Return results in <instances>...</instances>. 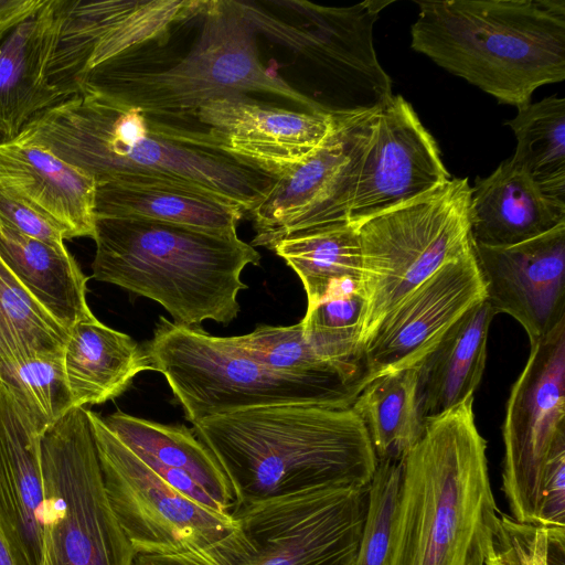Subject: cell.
<instances>
[{
	"label": "cell",
	"instance_id": "10",
	"mask_svg": "<svg viewBox=\"0 0 565 565\" xmlns=\"http://www.w3.org/2000/svg\"><path fill=\"white\" fill-rule=\"evenodd\" d=\"M44 480L42 565H134L136 552L104 484L85 407L41 435Z\"/></svg>",
	"mask_w": 565,
	"mask_h": 565
},
{
	"label": "cell",
	"instance_id": "6",
	"mask_svg": "<svg viewBox=\"0 0 565 565\" xmlns=\"http://www.w3.org/2000/svg\"><path fill=\"white\" fill-rule=\"evenodd\" d=\"M93 278L162 306L173 322L228 324L239 312L241 276L262 256L237 233L136 218L96 217Z\"/></svg>",
	"mask_w": 565,
	"mask_h": 565
},
{
	"label": "cell",
	"instance_id": "25",
	"mask_svg": "<svg viewBox=\"0 0 565 565\" xmlns=\"http://www.w3.org/2000/svg\"><path fill=\"white\" fill-rule=\"evenodd\" d=\"M63 364L75 407L113 399L122 394L139 373L151 370L142 347L96 317L70 329Z\"/></svg>",
	"mask_w": 565,
	"mask_h": 565
},
{
	"label": "cell",
	"instance_id": "28",
	"mask_svg": "<svg viewBox=\"0 0 565 565\" xmlns=\"http://www.w3.org/2000/svg\"><path fill=\"white\" fill-rule=\"evenodd\" d=\"M96 217L153 221L215 233H234L247 216L238 205L188 189L96 182Z\"/></svg>",
	"mask_w": 565,
	"mask_h": 565
},
{
	"label": "cell",
	"instance_id": "29",
	"mask_svg": "<svg viewBox=\"0 0 565 565\" xmlns=\"http://www.w3.org/2000/svg\"><path fill=\"white\" fill-rule=\"evenodd\" d=\"M273 250L298 275L310 309L329 294L358 290L361 246L354 224L338 223L277 243Z\"/></svg>",
	"mask_w": 565,
	"mask_h": 565
},
{
	"label": "cell",
	"instance_id": "9",
	"mask_svg": "<svg viewBox=\"0 0 565 565\" xmlns=\"http://www.w3.org/2000/svg\"><path fill=\"white\" fill-rule=\"evenodd\" d=\"M192 424L217 415L286 404L350 407L359 392L341 383L275 373L231 343L200 328L160 317L142 347Z\"/></svg>",
	"mask_w": 565,
	"mask_h": 565
},
{
	"label": "cell",
	"instance_id": "15",
	"mask_svg": "<svg viewBox=\"0 0 565 565\" xmlns=\"http://www.w3.org/2000/svg\"><path fill=\"white\" fill-rule=\"evenodd\" d=\"M486 299V285L472 247L440 267L381 322L365 345L361 390L381 375L415 369L452 326Z\"/></svg>",
	"mask_w": 565,
	"mask_h": 565
},
{
	"label": "cell",
	"instance_id": "1",
	"mask_svg": "<svg viewBox=\"0 0 565 565\" xmlns=\"http://www.w3.org/2000/svg\"><path fill=\"white\" fill-rule=\"evenodd\" d=\"M14 140L44 147L96 182L194 190L247 216L274 182L223 151L200 122L166 121L85 85L36 114Z\"/></svg>",
	"mask_w": 565,
	"mask_h": 565
},
{
	"label": "cell",
	"instance_id": "38",
	"mask_svg": "<svg viewBox=\"0 0 565 565\" xmlns=\"http://www.w3.org/2000/svg\"><path fill=\"white\" fill-rule=\"evenodd\" d=\"M0 225L55 247H65V231L0 184Z\"/></svg>",
	"mask_w": 565,
	"mask_h": 565
},
{
	"label": "cell",
	"instance_id": "11",
	"mask_svg": "<svg viewBox=\"0 0 565 565\" xmlns=\"http://www.w3.org/2000/svg\"><path fill=\"white\" fill-rule=\"evenodd\" d=\"M393 1L367 0L350 7H322L308 1H282L287 22L257 2L242 4L256 32H262L308 60L330 92L333 116L376 111L392 96V81L379 62L373 28Z\"/></svg>",
	"mask_w": 565,
	"mask_h": 565
},
{
	"label": "cell",
	"instance_id": "2",
	"mask_svg": "<svg viewBox=\"0 0 565 565\" xmlns=\"http://www.w3.org/2000/svg\"><path fill=\"white\" fill-rule=\"evenodd\" d=\"M78 85L172 122L195 124L207 102L250 93L326 113L262 64L256 29L233 0H192L164 31L90 70Z\"/></svg>",
	"mask_w": 565,
	"mask_h": 565
},
{
	"label": "cell",
	"instance_id": "21",
	"mask_svg": "<svg viewBox=\"0 0 565 565\" xmlns=\"http://www.w3.org/2000/svg\"><path fill=\"white\" fill-rule=\"evenodd\" d=\"M68 0H44L0 38V143L14 140L40 111L66 98L47 68Z\"/></svg>",
	"mask_w": 565,
	"mask_h": 565
},
{
	"label": "cell",
	"instance_id": "16",
	"mask_svg": "<svg viewBox=\"0 0 565 565\" xmlns=\"http://www.w3.org/2000/svg\"><path fill=\"white\" fill-rule=\"evenodd\" d=\"M450 179L438 146L411 104L393 95L375 113L349 206L359 224Z\"/></svg>",
	"mask_w": 565,
	"mask_h": 565
},
{
	"label": "cell",
	"instance_id": "5",
	"mask_svg": "<svg viewBox=\"0 0 565 565\" xmlns=\"http://www.w3.org/2000/svg\"><path fill=\"white\" fill-rule=\"evenodd\" d=\"M412 47L440 67L522 107L565 79L564 0H422Z\"/></svg>",
	"mask_w": 565,
	"mask_h": 565
},
{
	"label": "cell",
	"instance_id": "36",
	"mask_svg": "<svg viewBox=\"0 0 565 565\" xmlns=\"http://www.w3.org/2000/svg\"><path fill=\"white\" fill-rule=\"evenodd\" d=\"M402 460H379L367 487L366 512L352 565H385Z\"/></svg>",
	"mask_w": 565,
	"mask_h": 565
},
{
	"label": "cell",
	"instance_id": "40",
	"mask_svg": "<svg viewBox=\"0 0 565 565\" xmlns=\"http://www.w3.org/2000/svg\"><path fill=\"white\" fill-rule=\"evenodd\" d=\"M0 565H17L1 529H0Z\"/></svg>",
	"mask_w": 565,
	"mask_h": 565
},
{
	"label": "cell",
	"instance_id": "26",
	"mask_svg": "<svg viewBox=\"0 0 565 565\" xmlns=\"http://www.w3.org/2000/svg\"><path fill=\"white\" fill-rule=\"evenodd\" d=\"M104 423L110 431L157 475L182 472L199 483L232 514V487L210 448L184 425H167L117 411Z\"/></svg>",
	"mask_w": 565,
	"mask_h": 565
},
{
	"label": "cell",
	"instance_id": "13",
	"mask_svg": "<svg viewBox=\"0 0 565 565\" xmlns=\"http://www.w3.org/2000/svg\"><path fill=\"white\" fill-rule=\"evenodd\" d=\"M502 434V491L510 515L539 525L547 463L565 451V321L531 344L507 401Z\"/></svg>",
	"mask_w": 565,
	"mask_h": 565
},
{
	"label": "cell",
	"instance_id": "41",
	"mask_svg": "<svg viewBox=\"0 0 565 565\" xmlns=\"http://www.w3.org/2000/svg\"><path fill=\"white\" fill-rule=\"evenodd\" d=\"M19 23V22H18ZM17 23H7L0 25V38L7 33L12 26H14Z\"/></svg>",
	"mask_w": 565,
	"mask_h": 565
},
{
	"label": "cell",
	"instance_id": "27",
	"mask_svg": "<svg viewBox=\"0 0 565 565\" xmlns=\"http://www.w3.org/2000/svg\"><path fill=\"white\" fill-rule=\"evenodd\" d=\"M0 258L66 329L95 317L86 299L88 278L66 247H55L0 225Z\"/></svg>",
	"mask_w": 565,
	"mask_h": 565
},
{
	"label": "cell",
	"instance_id": "20",
	"mask_svg": "<svg viewBox=\"0 0 565 565\" xmlns=\"http://www.w3.org/2000/svg\"><path fill=\"white\" fill-rule=\"evenodd\" d=\"M41 435L0 384V529L17 565H42Z\"/></svg>",
	"mask_w": 565,
	"mask_h": 565
},
{
	"label": "cell",
	"instance_id": "3",
	"mask_svg": "<svg viewBox=\"0 0 565 565\" xmlns=\"http://www.w3.org/2000/svg\"><path fill=\"white\" fill-rule=\"evenodd\" d=\"M499 513L470 397L402 459L385 565H486Z\"/></svg>",
	"mask_w": 565,
	"mask_h": 565
},
{
	"label": "cell",
	"instance_id": "24",
	"mask_svg": "<svg viewBox=\"0 0 565 565\" xmlns=\"http://www.w3.org/2000/svg\"><path fill=\"white\" fill-rule=\"evenodd\" d=\"M495 315L486 299L475 305L417 369L424 423L473 397L486 369L489 328Z\"/></svg>",
	"mask_w": 565,
	"mask_h": 565
},
{
	"label": "cell",
	"instance_id": "8",
	"mask_svg": "<svg viewBox=\"0 0 565 565\" xmlns=\"http://www.w3.org/2000/svg\"><path fill=\"white\" fill-rule=\"evenodd\" d=\"M467 178L354 224L361 246L358 292L363 300L360 344L384 318L445 264L472 247Z\"/></svg>",
	"mask_w": 565,
	"mask_h": 565
},
{
	"label": "cell",
	"instance_id": "23",
	"mask_svg": "<svg viewBox=\"0 0 565 565\" xmlns=\"http://www.w3.org/2000/svg\"><path fill=\"white\" fill-rule=\"evenodd\" d=\"M565 223V204L545 195L509 160L479 178L470 196L472 243L514 245Z\"/></svg>",
	"mask_w": 565,
	"mask_h": 565
},
{
	"label": "cell",
	"instance_id": "33",
	"mask_svg": "<svg viewBox=\"0 0 565 565\" xmlns=\"http://www.w3.org/2000/svg\"><path fill=\"white\" fill-rule=\"evenodd\" d=\"M68 334L0 258V363L63 351Z\"/></svg>",
	"mask_w": 565,
	"mask_h": 565
},
{
	"label": "cell",
	"instance_id": "12",
	"mask_svg": "<svg viewBox=\"0 0 565 565\" xmlns=\"http://www.w3.org/2000/svg\"><path fill=\"white\" fill-rule=\"evenodd\" d=\"M108 500L136 555L204 548L237 525L233 514L180 493L125 446L97 413L88 411Z\"/></svg>",
	"mask_w": 565,
	"mask_h": 565
},
{
	"label": "cell",
	"instance_id": "22",
	"mask_svg": "<svg viewBox=\"0 0 565 565\" xmlns=\"http://www.w3.org/2000/svg\"><path fill=\"white\" fill-rule=\"evenodd\" d=\"M0 184L57 223L66 239L94 238L95 178L44 147L0 143Z\"/></svg>",
	"mask_w": 565,
	"mask_h": 565
},
{
	"label": "cell",
	"instance_id": "14",
	"mask_svg": "<svg viewBox=\"0 0 565 565\" xmlns=\"http://www.w3.org/2000/svg\"><path fill=\"white\" fill-rule=\"evenodd\" d=\"M374 113L334 116L335 127L324 143L274 179L248 213L255 231L253 247L273 250L292 235L349 222V206Z\"/></svg>",
	"mask_w": 565,
	"mask_h": 565
},
{
	"label": "cell",
	"instance_id": "30",
	"mask_svg": "<svg viewBox=\"0 0 565 565\" xmlns=\"http://www.w3.org/2000/svg\"><path fill=\"white\" fill-rule=\"evenodd\" d=\"M353 411L364 424L379 460H402L422 436L415 369L370 381L354 398Z\"/></svg>",
	"mask_w": 565,
	"mask_h": 565
},
{
	"label": "cell",
	"instance_id": "34",
	"mask_svg": "<svg viewBox=\"0 0 565 565\" xmlns=\"http://www.w3.org/2000/svg\"><path fill=\"white\" fill-rule=\"evenodd\" d=\"M0 384L40 435L75 407L63 351L0 363Z\"/></svg>",
	"mask_w": 565,
	"mask_h": 565
},
{
	"label": "cell",
	"instance_id": "17",
	"mask_svg": "<svg viewBox=\"0 0 565 565\" xmlns=\"http://www.w3.org/2000/svg\"><path fill=\"white\" fill-rule=\"evenodd\" d=\"M198 121L223 151L274 179L312 156L335 127L330 114L286 109L248 95L207 102Z\"/></svg>",
	"mask_w": 565,
	"mask_h": 565
},
{
	"label": "cell",
	"instance_id": "18",
	"mask_svg": "<svg viewBox=\"0 0 565 565\" xmlns=\"http://www.w3.org/2000/svg\"><path fill=\"white\" fill-rule=\"evenodd\" d=\"M486 300L524 329L530 344L565 321V223L509 246L472 243Z\"/></svg>",
	"mask_w": 565,
	"mask_h": 565
},
{
	"label": "cell",
	"instance_id": "35",
	"mask_svg": "<svg viewBox=\"0 0 565 565\" xmlns=\"http://www.w3.org/2000/svg\"><path fill=\"white\" fill-rule=\"evenodd\" d=\"M228 340L275 373L356 388L315 352L303 335L300 322L289 327L259 324L250 333L228 337Z\"/></svg>",
	"mask_w": 565,
	"mask_h": 565
},
{
	"label": "cell",
	"instance_id": "4",
	"mask_svg": "<svg viewBox=\"0 0 565 565\" xmlns=\"http://www.w3.org/2000/svg\"><path fill=\"white\" fill-rule=\"evenodd\" d=\"M192 430L222 467L235 508L329 487L367 489L377 467L351 406L249 408L205 418Z\"/></svg>",
	"mask_w": 565,
	"mask_h": 565
},
{
	"label": "cell",
	"instance_id": "32",
	"mask_svg": "<svg viewBox=\"0 0 565 565\" xmlns=\"http://www.w3.org/2000/svg\"><path fill=\"white\" fill-rule=\"evenodd\" d=\"M363 300L358 290L335 291L307 309L303 335L315 352L334 366L359 392L364 376L360 344Z\"/></svg>",
	"mask_w": 565,
	"mask_h": 565
},
{
	"label": "cell",
	"instance_id": "31",
	"mask_svg": "<svg viewBox=\"0 0 565 565\" xmlns=\"http://www.w3.org/2000/svg\"><path fill=\"white\" fill-rule=\"evenodd\" d=\"M516 138L512 164L565 204V99L555 95L518 108L507 121Z\"/></svg>",
	"mask_w": 565,
	"mask_h": 565
},
{
	"label": "cell",
	"instance_id": "37",
	"mask_svg": "<svg viewBox=\"0 0 565 565\" xmlns=\"http://www.w3.org/2000/svg\"><path fill=\"white\" fill-rule=\"evenodd\" d=\"M492 551L500 565H551L545 529L519 522L501 512L497 520Z\"/></svg>",
	"mask_w": 565,
	"mask_h": 565
},
{
	"label": "cell",
	"instance_id": "7",
	"mask_svg": "<svg viewBox=\"0 0 565 565\" xmlns=\"http://www.w3.org/2000/svg\"><path fill=\"white\" fill-rule=\"evenodd\" d=\"M367 489L329 487L236 507L237 525L213 544L134 565H352Z\"/></svg>",
	"mask_w": 565,
	"mask_h": 565
},
{
	"label": "cell",
	"instance_id": "42",
	"mask_svg": "<svg viewBox=\"0 0 565 565\" xmlns=\"http://www.w3.org/2000/svg\"><path fill=\"white\" fill-rule=\"evenodd\" d=\"M486 565H500L493 554H490L487 558Z\"/></svg>",
	"mask_w": 565,
	"mask_h": 565
},
{
	"label": "cell",
	"instance_id": "19",
	"mask_svg": "<svg viewBox=\"0 0 565 565\" xmlns=\"http://www.w3.org/2000/svg\"><path fill=\"white\" fill-rule=\"evenodd\" d=\"M190 3L191 0H68L47 68L50 83L67 97L90 70L154 38Z\"/></svg>",
	"mask_w": 565,
	"mask_h": 565
},
{
	"label": "cell",
	"instance_id": "39",
	"mask_svg": "<svg viewBox=\"0 0 565 565\" xmlns=\"http://www.w3.org/2000/svg\"><path fill=\"white\" fill-rule=\"evenodd\" d=\"M44 0H0V25L18 23L33 14Z\"/></svg>",
	"mask_w": 565,
	"mask_h": 565
}]
</instances>
